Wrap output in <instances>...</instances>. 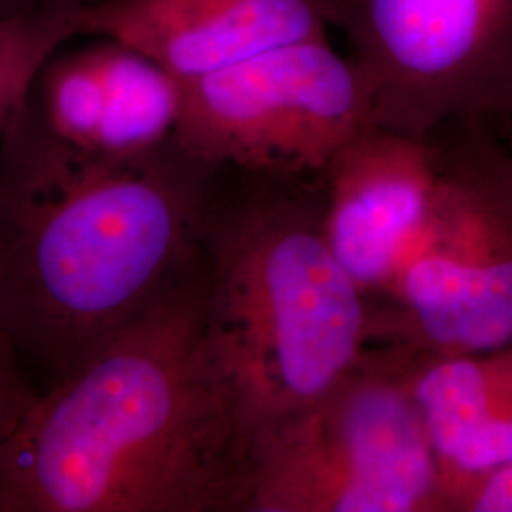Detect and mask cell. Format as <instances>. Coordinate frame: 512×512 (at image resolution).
Masks as SVG:
<instances>
[{
	"label": "cell",
	"mask_w": 512,
	"mask_h": 512,
	"mask_svg": "<svg viewBox=\"0 0 512 512\" xmlns=\"http://www.w3.org/2000/svg\"><path fill=\"white\" fill-rule=\"evenodd\" d=\"M37 397V389L29 382L27 366L8 329L0 300V440L18 425Z\"/></svg>",
	"instance_id": "4fadbf2b"
},
{
	"label": "cell",
	"mask_w": 512,
	"mask_h": 512,
	"mask_svg": "<svg viewBox=\"0 0 512 512\" xmlns=\"http://www.w3.org/2000/svg\"><path fill=\"white\" fill-rule=\"evenodd\" d=\"M238 173L236 196L213 205L203 262L211 325L256 450L357 365L370 302L330 249L321 175Z\"/></svg>",
	"instance_id": "3957f363"
},
{
	"label": "cell",
	"mask_w": 512,
	"mask_h": 512,
	"mask_svg": "<svg viewBox=\"0 0 512 512\" xmlns=\"http://www.w3.org/2000/svg\"><path fill=\"white\" fill-rule=\"evenodd\" d=\"M321 181L330 249L372 304L391 289L427 219L433 143L372 124L334 154Z\"/></svg>",
	"instance_id": "ba28073f"
},
{
	"label": "cell",
	"mask_w": 512,
	"mask_h": 512,
	"mask_svg": "<svg viewBox=\"0 0 512 512\" xmlns=\"http://www.w3.org/2000/svg\"><path fill=\"white\" fill-rule=\"evenodd\" d=\"M456 512H512V463L471 488Z\"/></svg>",
	"instance_id": "5bb4252c"
},
{
	"label": "cell",
	"mask_w": 512,
	"mask_h": 512,
	"mask_svg": "<svg viewBox=\"0 0 512 512\" xmlns=\"http://www.w3.org/2000/svg\"><path fill=\"white\" fill-rule=\"evenodd\" d=\"M80 10L0 19V137L27 103L33 80L55 50L78 37Z\"/></svg>",
	"instance_id": "7c38bea8"
},
{
	"label": "cell",
	"mask_w": 512,
	"mask_h": 512,
	"mask_svg": "<svg viewBox=\"0 0 512 512\" xmlns=\"http://www.w3.org/2000/svg\"><path fill=\"white\" fill-rule=\"evenodd\" d=\"M435 186L391 289L370 304V346L463 355L512 342V158L490 120L427 135Z\"/></svg>",
	"instance_id": "277c9868"
},
{
	"label": "cell",
	"mask_w": 512,
	"mask_h": 512,
	"mask_svg": "<svg viewBox=\"0 0 512 512\" xmlns=\"http://www.w3.org/2000/svg\"><path fill=\"white\" fill-rule=\"evenodd\" d=\"M338 29L374 126L425 139L456 118H511L512 0H344Z\"/></svg>",
	"instance_id": "52a82bcc"
},
{
	"label": "cell",
	"mask_w": 512,
	"mask_h": 512,
	"mask_svg": "<svg viewBox=\"0 0 512 512\" xmlns=\"http://www.w3.org/2000/svg\"><path fill=\"white\" fill-rule=\"evenodd\" d=\"M344 0H105L78 14V37L131 44L183 82L294 42L329 37Z\"/></svg>",
	"instance_id": "30bf717a"
},
{
	"label": "cell",
	"mask_w": 512,
	"mask_h": 512,
	"mask_svg": "<svg viewBox=\"0 0 512 512\" xmlns=\"http://www.w3.org/2000/svg\"><path fill=\"white\" fill-rule=\"evenodd\" d=\"M59 46L38 69L27 105L74 148L126 158L164 147L177 131L183 80L143 50L109 37Z\"/></svg>",
	"instance_id": "9c48e42d"
},
{
	"label": "cell",
	"mask_w": 512,
	"mask_h": 512,
	"mask_svg": "<svg viewBox=\"0 0 512 512\" xmlns=\"http://www.w3.org/2000/svg\"><path fill=\"white\" fill-rule=\"evenodd\" d=\"M399 349L456 512L463 495L512 463V342L463 355Z\"/></svg>",
	"instance_id": "8fae6325"
},
{
	"label": "cell",
	"mask_w": 512,
	"mask_h": 512,
	"mask_svg": "<svg viewBox=\"0 0 512 512\" xmlns=\"http://www.w3.org/2000/svg\"><path fill=\"white\" fill-rule=\"evenodd\" d=\"M245 512H450L401 349L357 365L256 446Z\"/></svg>",
	"instance_id": "5b68a950"
},
{
	"label": "cell",
	"mask_w": 512,
	"mask_h": 512,
	"mask_svg": "<svg viewBox=\"0 0 512 512\" xmlns=\"http://www.w3.org/2000/svg\"><path fill=\"white\" fill-rule=\"evenodd\" d=\"M501 124H503V141H505V145L509 148L512 158V116L511 118L501 120Z\"/></svg>",
	"instance_id": "2e32d148"
},
{
	"label": "cell",
	"mask_w": 512,
	"mask_h": 512,
	"mask_svg": "<svg viewBox=\"0 0 512 512\" xmlns=\"http://www.w3.org/2000/svg\"><path fill=\"white\" fill-rule=\"evenodd\" d=\"M219 171L175 137L71 147L23 105L0 137V300L25 366L65 380L200 264Z\"/></svg>",
	"instance_id": "7a4b0ae2"
},
{
	"label": "cell",
	"mask_w": 512,
	"mask_h": 512,
	"mask_svg": "<svg viewBox=\"0 0 512 512\" xmlns=\"http://www.w3.org/2000/svg\"><path fill=\"white\" fill-rule=\"evenodd\" d=\"M368 126L365 74L321 37L183 82L175 139L220 169L315 177Z\"/></svg>",
	"instance_id": "8992f818"
},
{
	"label": "cell",
	"mask_w": 512,
	"mask_h": 512,
	"mask_svg": "<svg viewBox=\"0 0 512 512\" xmlns=\"http://www.w3.org/2000/svg\"><path fill=\"white\" fill-rule=\"evenodd\" d=\"M253 458L202 256L0 440V512H245Z\"/></svg>",
	"instance_id": "6da1fadb"
},
{
	"label": "cell",
	"mask_w": 512,
	"mask_h": 512,
	"mask_svg": "<svg viewBox=\"0 0 512 512\" xmlns=\"http://www.w3.org/2000/svg\"><path fill=\"white\" fill-rule=\"evenodd\" d=\"M105 0H0V19L21 18L50 10H82Z\"/></svg>",
	"instance_id": "9a60e30c"
}]
</instances>
